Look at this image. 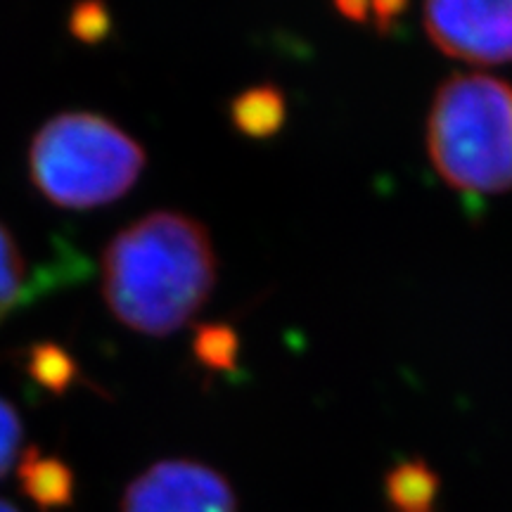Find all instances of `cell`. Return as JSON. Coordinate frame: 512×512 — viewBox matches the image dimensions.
Segmentation results:
<instances>
[{
    "label": "cell",
    "instance_id": "7",
    "mask_svg": "<svg viewBox=\"0 0 512 512\" xmlns=\"http://www.w3.org/2000/svg\"><path fill=\"white\" fill-rule=\"evenodd\" d=\"M36 278L12 230L0 221V323L36 292Z\"/></svg>",
    "mask_w": 512,
    "mask_h": 512
},
{
    "label": "cell",
    "instance_id": "13",
    "mask_svg": "<svg viewBox=\"0 0 512 512\" xmlns=\"http://www.w3.org/2000/svg\"><path fill=\"white\" fill-rule=\"evenodd\" d=\"M72 34L81 41H100L110 31V15L98 3H86L72 12Z\"/></svg>",
    "mask_w": 512,
    "mask_h": 512
},
{
    "label": "cell",
    "instance_id": "11",
    "mask_svg": "<svg viewBox=\"0 0 512 512\" xmlns=\"http://www.w3.org/2000/svg\"><path fill=\"white\" fill-rule=\"evenodd\" d=\"M24 427L17 408L0 396V479H3L22 456Z\"/></svg>",
    "mask_w": 512,
    "mask_h": 512
},
{
    "label": "cell",
    "instance_id": "6",
    "mask_svg": "<svg viewBox=\"0 0 512 512\" xmlns=\"http://www.w3.org/2000/svg\"><path fill=\"white\" fill-rule=\"evenodd\" d=\"M19 486L41 510H60L74 501V472L57 456L29 448L19 460Z\"/></svg>",
    "mask_w": 512,
    "mask_h": 512
},
{
    "label": "cell",
    "instance_id": "12",
    "mask_svg": "<svg viewBox=\"0 0 512 512\" xmlns=\"http://www.w3.org/2000/svg\"><path fill=\"white\" fill-rule=\"evenodd\" d=\"M197 354L211 368H228L235 358L238 339L228 328H204L197 335Z\"/></svg>",
    "mask_w": 512,
    "mask_h": 512
},
{
    "label": "cell",
    "instance_id": "8",
    "mask_svg": "<svg viewBox=\"0 0 512 512\" xmlns=\"http://www.w3.org/2000/svg\"><path fill=\"white\" fill-rule=\"evenodd\" d=\"M230 119L245 136H273L285 121V98L278 88L256 86L233 100Z\"/></svg>",
    "mask_w": 512,
    "mask_h": 512
},
{
    "label": "cell",
    "instance_id": "9",
    "mask_svg": "<svg viewBox=\"0 0 512 512\" xmlns=\"http://www.w3.org/2000/svg\"><path fill=\"white\" fill-rule=\"evenodd\" d=\"M384 489L396 510L430 512L439 491V477L422 460H408L389 472Z\"/></svg>",
    "mask_w": 512,
    "mask_h": 512
},
{
    "label": "cell",
    "instance_id": "2",
    "mask_svg": "<svg viewBox=\"0 0 512 512\" xmlns=\"http://www.w3.org/2000/svg\"><path fill=\"white\" fill-rule=\"evenodd\" d=\"M427 152L444 181L470 195L512 190V86L456 74L439 86L427 117Z\"/></svg>",
    "mask_w": 512,
    "mask_h": 512
},
{
    "label": "cell",
    "instance_id": "10",
    "mask_svg": "<svg viewBox=\"0 0 512 512\" xmlns=\"http://www.w3.org/2000/svg\"><path fill=\"white\" fill-rule=\"evenodd\" d=\"M27 368L34 382L50 389V392H62L76 377L72 356L64 354L55 344H36V347H31Z\"/></svg>",
    "mask_w": 512,
    "mask_h": 512
},
{
    "label": "cell",
    "instance_id": "3",
    "mask_svg": "<svg viewBox=\"0 0 512 512\" xmlns=\"http://www.w3.org/2000/svg\"><path fill=\"white\" fill-rule=\"evenodd\" d=\"M29 176L50 204L95 209L124 197L145 169V147L112 119L95 112H62L36 131Z\"/></svg>",
    "mask_w": 512,
    "mask_h": 512
},
{
    "label": "cell",
    "instance_id": "4",
    "mask_svg": "<svg viewBox=\"0 0 512 512\" xmlns=\"http://www.w3.org/2000/svg\"><path fill=\"white\" fill-rule=\"evenodd\" d=\"M121 512H238L228 479L197 460H159L126 486Z\"/></svg>",
    "mask_w": 512,
    "mask_h": 512
},
{
    "label": "cell",
    "instance_id": "14",
    "mask_svg": "<svg viewBox=\"0 0 512 512\" xmlns=\"http://www.w3.org/2000/svg\"><path fill=\"white\" fill-rule=\"evenodd\" d=\"M339 10L344 12V15L351 17V19H363V22H368V12H373V22L375 27H387L392 19L399 15L403 10V5H396V3H370V5H339Z\"/></svg>",
    "mask_w": 512,
    "mask_h": 512
},
{
    "label": "cell",
    "instance_id": "1",
    "mask_svg": "<svg viewBox=\"0 0 512 512\" xmlns=\"http://www.w3.org/2000/svg\"><path fill=\"white\" fill-rule=\"evenodd\" d=\"M216 271L214 245L200 221L183 211H150L102 252V297L124 328L166 337L202 311Z\"/></svg>",
    "mask_w": 512,
    "mask_h": 512
},
{
    "label": "cell",
    "instance_id": "5",
    "mask_svg": "<svg viewBox=\"0 0 512 512\" xmlns=\"http://www.w3.org/2000/svg\"><path fill=\"white\" fill-rule=\"evenodd\" d=\"M422 22L441 53L475 64L512 62V0L430 3Z\"/></svg>",
    "mask_w": 512,
    "mask_h": 512
},
{
    "label": "cell",
    "instance_id": "15",
    "mask_svg": "<svg viewBox=\"0 0 512 512\" xmlns=\"http://www.w3.org/2000/svg\"><path fill=\"white\" fill-rule=\"evenodd\" d=\"M0 512H19L15 505H12L10 501H5V498H0Z\"/></svg>",
    "mask_w": 512,
    "mask_h": 512
}]
</instances>
